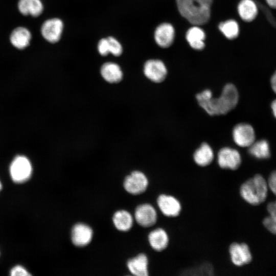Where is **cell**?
<instances>
[{
  "label": "cell",
  "mask_w": 276,
  "mask_h": 276,
  "mask_svg": "<svg viewBox=\"0 0 276 276\" xmlns=\"http://www.w3.org/2000/svg\"><path fill=\"white\" fill-rule=\"evenodd\" d=\"M199 105L210 116L225 114L237 105L239 94L236 86L231 83L226 84L220 96L214 98L211 90L205 89L196 96Z\"/></svg>",
  "instance_id": "6da1fadb"
},
{
  "label": "cell",
  "mask_w": 276,
  "mask_h": 276,
  "mask_svg": "<svg viewBox=\"0 0 276 276\" xmlns=\"http://www.w3.org/2000/svg\"><path fill=\"white\" fill-rule=\"evenodd\" d=\"M212 0H176L181 15L190 23L202 25L210 19Z\"/></svg>",
  "instance_id": "7a4b0ae2"
},
{
  "label": "cell",
  "mask_w": 276,
  "mask_h": 276,
  "mask_svg": "<svg viewBox=\"0 0 276 276\" xmlns=\"http://www.w3.org/2000/svg\"><path fill=\"white\" fill-rule=\"evenodd\" d=\"M267 182L257 174L242 182L239 188V194L248 204L256 206L265 201L268 192Z\"/></svg>",
  "instance_id": "3957f363"
},
{
  "label": "cell",
  "mask_w": 276,
  "mask_h": 276,
  "mask_svg": "<svg viewBox=\"0 0 276 276\" xmlns=\"http://www.w3.org/2000/svg\"><path fill=\"white\" fill-rule=\"evenodd\" d=\"M158 211L165 219H175L179 216L182 210L180 200L176 196L167 193H159L156 198Z\"/></svg>",
  "instance_id": "277c9868"
},
{
  "label": "cell",
  "mask_w": 276,
  "mask_h": 276,
  "mask_svg": "<svg viewBox=\"0 0 276 276\" xmlns=\"http://www.w3.org/2000/svg\"><path fill=\"white\" fill-rule=\"evenodd\" d=\"M228 254L231 264L236 267H241L252 260L248 245L245 242L234 241L228 247Z\"/></svg>",
  "instance_id": "5b68a950"
},
{
  "label": "cell",
  "mask_w": 276,
  "mask_h": 276,
  "mask_svg": "<svg viewBox=\"0 0 276 276\" xmlns=\"http://www.w3.org/2000/svg\"><path fill=\"white\" fill-rule=\"evenodd\" d=\"M32 173L31 163L26 156L19 155L14 157L10 166V173L14 182L22 183L27 181Z\"/></svg>",
  "instance_id": "8992f818"
},
{
  "label": "cell",
  "mask_w": 276,
  "mask_h": 276,
  "mask_svg": "<svg viewBox=\"0 0 276 276\" xmlns=\"http://www.w3.org/2000/svg\"><path fill=\"white\" fill-rule=\"evenodd\" d=\"M217 162L219 167L222 169L235 171L241 166L242 158L237 150L225 147L218 151Z\"/></svg>",
  "instance_id": "52a82bcc"
},
{
  "label": "cell",
  "mask_w": 276,
  "mask_h": 276,
  "mask_svg": "<svg viewBox=\"0 0 276 276\" xmlns=\"http://www.w3.org/2000/svg\"><path fill=\"white\" fill-rule=\"evenodd\" d=\"M134 217L137 224L145 228L155 225L158 221L157 209L149 203L139 205L135 209Z\"/></svg>",
  "instance_id": "ba28073f"
},
{
  "label": "cell",
  "mask_w": 276,
  "mask_h": 276,
  "mask_svg": "<svg viewBox=\"0 0 276 276\" xmlns=\"http://www.w3.org/2000/svg\"><path fill=\"white\" fill-rule=\"evenodd\" d=\"M149 180L146 174L142 171L136 170L128 175L124 181V187L128 193L139 195L144 193L149 186Z\"/></svg>",
  "instance_id": "9c48e42d"
},
{
  "label": "cell",
  "mask_w": 276,
  "mask_h": 276,
  "mask_svg": "<svg viewBox=\"0 0 276 276\" xmlns=\"http://www.w3.org/2000/svg\"><path fill=\"white\" fill-rule=\"evenodd\" d=\"M63 26V21L59 18L47 19L41 26V35L48 42L55 43L61 38Z\"/></svg>",
  "instance_id": "30bf717a"
},
{
  "label": "cell",
  "mask_w": 276,
  "mask_h": 276,
  "mask_svg": "<svg viewBox=\"0 0 276 276\" xmlns=\"http://www.w3.org/2000/svg\"><path fill=\"white\" fill-rule=\"evenodd\" d=\"M233 139L241 147H249L255 141V132L249 124L242 123L236 125L233 130Z\"/></svg>",
  "instance_id": "8fae6325"
},
{
  "label": "cell",
  "mask_w": 276,
  "mask_h": 276,
  "mask_svg": "<svg viewBox=\"0 0 276 276\" xmlns=\"http://www.w3.org/2000/svg\"><path fill=\"white\" fill-rule=\"evenodd\" d=\"M148 241L151 248L159 253L165 251L168 248L170 242V237L165 228L158 226L149 233Z\"/></svg>",
  "instance_id": "7c38bea8"
},
{
  "label": "cell",
  "mask_w": 276,
  "mask_h": 276,
  "mask_svg": "<svg viewBox=\"0 0 276 276\" xmlns=\"http://www.w3.org/2000/svg\"><path fill=\"white\" fill-rule=\"evenodd\" d=\"M144 74L150 81L155 83L163 81L167 75L165 64L159 60L150 59L144 65Z\"/></svg>",
  "instance_id": "4fadbf2b"
},
{
  "label": "cell",
  "mask_w": 276,
  "mask_h": 276,
  "mask_svg": "<svg viewBox=\"0 0 276 276\" xmlns=\"http://www.w3.org/2000/svg\"><path fill=\"white\" fill-rule=\"evenodd\" d=\"M32 38V33L28 28L24 26H18L11 31L9 41L15 49L23 50L30 45Z\"/></svg>",
  "instance_id": "5bb4252c"
},
{
  "label": "cell",
  "mask_w": 276,
  "mask_h": 276,
  "mask_svg": "<svg viewBox=\"0 0 276 276\" xmlns=\"http://www.w3.org/2000/svg\"><path fill=\"white\" fill-rule=\"evenodd\" d=\"M93 230L84 223L75 224L72 230V241L77 246H84L90 243L93 238Z\"/></svg>",
  "instance_id": "9a60e30c"
},
{
  "label": "cell",
  "mask_w": 276,
  "mask_h": 276,
  "mask_svg": "<svg viewBox=\"0 0 276 276\" xmlns=\"http://www.w3.org/2000/svg\"><path fill=\"white\" fill-rule=\"evenodd\" d=\"M17 8L23 16L33 17L41 15L44 10L41 0H18Z\"/></svg>",
  "instance_id": "2e32d148"
},
{
  "label": "cell",
  "mask_w": 276,
  "mask_h": 276,
  "mask_svg": "<svg viewBox=\"0 0 276 276\" xmlns=\"http://www.w3.org/2000/svg\"><path fill=\"white\" fill-rule=\"evenodd\" d=\"M174 38V29L173 26L168 23H163L158 26L155 30L154 38L158 45L162 48L170 46Z\"/></svg>",
  "instance_id": "e0dca14e"
},
{
  "label": "cell",
  "mask_w": 276,
  "mask_h": 276,
  "mask_svg": "<svg viewBox=\"0 0 276 276\" xmlns=\"http://www.w3.org/2000/svg\"><path fill=\"white\" fill-rule=\"evenodd\" d=\"M149 260L147 256L141 253L130 259L127 267L130 272L135 276H148Z\"/></svg>",
  "instance_id": "ac0fdd59"
},
{
  "label": "cell",
  "mask_w": 276,
  "mask_h": 276,
  "mask_svg": "<svg viewBox=\"0 0 276 276\" xmlns=\"http://www.w3.org/2000/svg\"><path fill=\"white\" fill-rule=\"evenodd\" d=\"M214 152L210 145L202 143L194 152L193 160L200 167H206L210 165L214 159Z\"/></svg>",
  "instance_id": "d6986e66"
},
{
  "label": "cell",
  "mask_w": 276,
  "mask_h": 276,
  "mask_svg": "<svg viewBox=\"0 0 276 276\" xmlns=\"http://www.w3.org/2000/svg\"><path fill=\"white\" fill-rule=\"evenodd\" d=\"M102 77L109 83H116L121 81L123 77V71L119 64L112 62H106L100 68Z\"/></svg>",
  "instance_id": "ffe728a7"
},
{
  "label": "cell",
  "mask_w": 276,
  "mask_h": 276,
  "mask_svg": "<svg viewBox=\"0 0 276 276\" xmlns=\"http://www.w3.org/2000/svg\"><path fill=\"white\" fill-rule=\"evenodd\" d=\"M238 11L241 18L245 21H251L257 15L258 8L252 0H242L238 6Z\"/></svg>",
  "instance_id": "44dd1931"
},
{
  "label": "cell",
  "mask_w": 276,
  "mask_h": 276,
  "mask_svg": "<svg viewBox=\"0 0 276 276\" xmlns=\"http://www.w3.org/2000/svg\"><path fill=\"white\" fill-rule=\"evenodd\" d=\"M112 220L115 227L118 230L123 232L129 230L133 222L132 215L125 210L117 211L113 215Z\"/></svg>",
  "instance_id": "7402d4cb"
},
{
  "label": "cell",
  "mask_w": 276,
  "mask_h": 276,
  "mask_svg": "<svg viewBox=\"0 0 276 276\" xmlns=\"http://www.w3.org/2000/svg\"><path fill=\"white\" fill-rule=\"evenodd\" d=\"M186 39L190 46L196 50H201L204 47L205 33L198 27L189 29L186 34Z\"/></svg>",
  "instance_id": "603a6c76"
},
{
  "label": "cell",
  "mask_w": 276,
  "mask_h": 276,
  "mask_svg": "<svg viewBox=\"0 0 276 276\" xmlns=\"http://www.w3.org/2000/svg\"><path fill=\"white\" fill-rule=\"evenodd\" d=\"M248 148L249 153L258 159H266L270 155L269 144L265 140L255 141Z\"/></svg>",
  "instance_id": "cb8c5ba5"
},
{
  "label": "cell",
  "mask_w": 276,
  "mask_h": 276,
  "mask_svg": "<svg viewBox=\"0 0 276 276\" xmlns=\"http://www.w3.org/2000/svg\"><path fill=\"white\" fill-rule=\"evenodd\" d=\"M267 210L269 216L263 219V224L269 232L276 235V200L267 204Z\"/></svg>",
  "instance_id": "d4e9b609"
},
{
  "label": "cell",
  "mask_w": 276,
  "mask_h": 276,
  "mask_svg": "<svg viewBox=\"0 0 276 276\" xmlns=\"http://www.w3.org/2000/svg\"><path fill=\"white\" fill-rule=\"evenodd\" d=\"M219 29L228 39L236 38L239 34V26L237 22L234 20H228L221 22Z\"/></svg>",
  "instance_id": "484cf974"
},
{
  "label": "cell",
  "mask_w": 276,
  "mask_h": 276,
  "mask_svg": "<svg viewBox=\"0 0 276 276\" xmlns=\"http://www.w3.org/2000/svg\"><path fill=\"white\" fill-rule=\"evenodd\" d=\"M108 42L109 53L114 56H120L123 52V47L120 42L114 37L107 38Z\"/></svg>",
  "instance_id": "4316f807"
},
{
  "label": "cell",
  "mask_w": 276,
  "mask_h": 276,
  "mask_svg": "<svg viewBox=\"0 0 276 276\" xmlns=\"http://www.w3.org/2000/svg\"><path fill=\"white\" fill-rule=\"evenodd\" d=\"M99 53L103 56H106L109 53L108 42L107 38L101 39L98 43Z\"/></svg>",
  "instance_id": "83f0119b"
},
{
  "label": "cell",
  "mask_w": 276,
  "mask_h": 276,
  "mask_svg": "<svg viewBox=\"0 0 276 276\" xmlns=\"http://www.w3.org/2000/svg\"><path fill=\"white\" fill-rule=\"evenodd\" d=\"M10 275L12 276H30V274L25 268L20 265H17L10 271Z\"/></svg>",
  "instance_id": "f1b7e54d"
},
{
  "label": "cell",
  "mask_w": 276,
  "mask_h": 276,
  "mask_svg": "<svg viewBox=\"0 0 276 276\" xmlns=\"http://www.w3.org/2000/svg\"><path fill=\"white\" fill-rule=\"evenodd\" d=\"M267 184L269 188L276 196V170L270 173L268 179Z\"/></svg>",
  "instance_id": "f546056e"
},
{
  "label": "cell",
  "mask_w": 276,
  "mask_h": 276,
  "mask_svg": "<svg viewBox=\"0 0 276 276\" xmlns=\"http://www.w3.org/2000/svg\"><path fill=\"white\" fill-rule=\"evenodd\" d=\"M271 86L273 91L276 94V71L272 76L270 80Z\"/></svg>",
  "instance_id": "4dcf8cb0"
},
{
  "label": "cell",
  "mask_w": 276,
  "mask_h": 276,
  "mask_svg": "<svg viewBox=\"0 0 276 276\" xmlns=\"http://www.w3.org/2000/svg\"><path fill=\"white\" fill-rule=\"evenodd\" d=\"M271 109L272 111V113L274 116V117L276 118V99L274 100L271 105Z\"/></svg>",
  "instance_id": "1f68e13d"
},
{
  "label": "cell",
  "mask_w": 276,
  "mask_h": 276,
  "mask_svg": "<svg viewBox=\"0 0 276 276\" xmlns=\"http://www.w3.org/2000/svg\"><path fill=\"white\" fill-rule=\"evenodd\" d=\"M266 1L269 6L276 9V0H266Z\"/></svg>",
  "instance_id": "d6a6232c"
},
{
  "label": "cell",
  "mask_w": 276,
  "mask_h": 276,
  "mask_svg": "<svg viewBox=\"0 0 276 276\" xmlns=\"http://www.w3.org/2000/svg\"><path fill=\"white\" fill-rule=\"evenodd\" d=\"M168 219H166V220L164 221V225L163 226V227L165 228L166 227V222H167V220ZM185 220V218L181 220L182 221H183V220ZM171 224V223H170ZM167 225V226H168Z\"/></svg>",
  "instance_id": "836d02e7"
},
{
  "label": "cell",
  "mask_w": 276,
  "mask_h": 276,
  "mask_svg": "<svg viewBox=\"0 0 276 276\" xmlns=\"http://www.w3.org/2000/svg\"><path fill=\"white\" fill-rule=\"evenodd\" d=\"M2 188V185L1 182V181H0V191L1 190Z\"/></svg>",
  "instance_id": "e575fe53"
}]
</instances>
